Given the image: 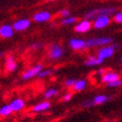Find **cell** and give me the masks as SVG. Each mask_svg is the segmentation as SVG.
I'll return each instance as SVG.
<instances>
[{
  "label": "cell",
  "mask_w": 122,
  "mask_h": 122,
  "mask_svg": "<svg viewBox=\"0 0 122 122\" xmlns=\"http://www.w3.org/2000/svg\"><path fill=\"white\" fill-rule=\"evenodd\" d=\"M116 13V9L115 7H101L97 9H92L88 11L86 14L84 15V19L87 20H94L95 18L99 16H110L114 15Z\"/></svg>",
  "instance_id": "cell-1"
},
{
  "label": "cell",
  "mask_w": 122,
  "mask_h": 122,
  "mask_svg": "<svg viewBox=\"0 0 122 122\" xmlns=\"http://www.w3.org/2000/svg\"><path fill=\"white\" fill-rule=\"evenodd\" d=\"M113 43V39L110 37H97L90 38L86 41V49L94 48V47H103L107 45H111Z\"/></svg>",
  "instance_id": "cell-2"
},
{
  "label": "cell",
  "mask_w": 122,
  "mask_h": 122,
  "mask_svg": "<svg viewBox=\"0 0 122 122\" xmlns=\"http://www.w3.org/2000/svg\"><path fill=\"white\" fill-rule=\"evenodd\" d=\"M118 47H119L118 45H107V46L100 47L96 52V56L102 61L107 60L113 56L115 49L118 48Z\"/></svg>",
  "instance_id": "cell-3"
},
{
  "label": "cell",
  "mask_w": 122,
  "mask_h": 122,
  "mask_svg": "<svg viewBox=\"0 0 122 122\" xmlns=\"http://www.w3.org/2000/svg\"><path fill=\"white\" fill-rule=\"evenodd\" d=\"M64 56V49L60 44L54 43L50 47H49L48 51V57L52 61H58L60 59H62Z\"/></svg>",
  "instance_id": "cell-4"
},
{
  "label": "cell",
  "mask_w": 122,
  "mask_h": 122,
  "mask_svg": "<svg viewBox=\"0 0 122 122\" xmlns=\"http://www.w3.org/2000/svg\"><path fill=\"white\" fill-rule=\"evenodd\" d=\"M42 70H43V65H41V64H38V65L33 66L32 68L26 70L25 71L23 72V75H22V80H24V81H29V80H31V78H33V77H35V76H38L39 74L42 71Z\"/></svg>",
  "instance_id": "cell-5"
},
{
  "label": "cell",
  "mask_w": 122,
  "mask_h": 122,
  "mask_svg": "<svg viewBox=\"0 0 122 122\" xmlns=\"http://www.w3.org/2000/svg\"><path fill=\"white\" fill-rule=\"evenodd\" d=\"M91 27H92V23L90 22V20L83 19V20H81V21H80L78 23L76 24L75 31L76 33H80V34L86 33V32L89 31Z\"/></svg>",
  "instance_id": "cell-6"
},
{
  "label": "cell",
  "mask_w": 122,
  "mask_h": 122,
  "mask_svg": "<svg viewBox=\"0 0 122 122\" xmlns=\"http://www.w3.org/2000/svg\"><path fill=\"white\" fill-rule=\"evenodd\" d=\"M111 22L110 16H99L95 18L92 22V26L95 29H103L107 27Z\"/></svg>",
  "instance_id": "cell-7"
},
{
  "label": "cell",
  "mask_w": 122,
  "mask_h": 122,
  "mask_svg": "<svg viewBox=\"0 0 122 122\" xmlns=\"http://www.w3.org/2000/svg\"><path fill=\"white\" fill-rule=\"evenodd\" d=\"M69 46L74 51H81L83 49H86V41L78 38H71L69 41Z\"/></svg>",
  "instance_id": "cell-8"
},
{
  "label": "cell",
  "mask_w": 122,
  "mask_h": 122,
  "mask_svg": "<svg viewBox=\"0 0 122 122\" xmlns=\"http://www.w3.org/2000/svg\"><path fill=\"white\" fill-rule=\"evenodd\" d=\"M13 28L15 31L17 32H22L27 30L30 26H31V21L29 19H26V18H22V19H19L13 23Z\"/></svg>",
  "instance_id": "cell-9"
},
{
  "label": "cell",
  "mask_w": 122,
  "mask_h": 122,
  "mask_svg": "<svg viewBox=\"0 0 122 122\" xmlns=\"http://www.w3.org/2000/svg\"><path fill=\"white\" fill-rule=\"evenodd\" d=\"M52 19V14L49 11H40L33 15V20L36 23H45Z\"/></svg>",
  "instance_id": "cell-10"
},
{
  "label": "cell",
  "mask_w": 122,
  "mask_h": 122,
  "mask_svg": "<svg viewBox=\"0 0 122 122\" xmlns=\"http://www.w3.org/2000/svg\"><path fill=\"white\" fill-rule=\"evenodd\" d=\"M118 80H120L119 74L118 72H115V71H107L105 74L101 76V82L106 83V84L114 82Z\"/></svg>",
  "instance_id": "cell-11"
},
{
  "label": "cell",
  "mask_w": 122,
  "mask_h": 122,
  "mask_svg": "<svg viewBox=\"0 0 122 122\" xmlns=\"http://www.w3.org/2000/svg\"><path fill=\"white\" fill-rule=\"evenodd\" d=\"M4 66H5V71L7 72H13L18 68V63L13 56H8L5 59Z\"/></svg>",
  "instance_id": "cell-12"
},
{
  "label": "cell",
  "mask_w": 122,
  "mask_h": 122,
  "mask_svg": "<svg viewBox=\"0 0 122 122\" xmlns=\"http://www.w3.org/2000/svg\"><path fill=\"white\" fill-rule=\"evenodd\" d=\"M14 28L12 25L9 24H3L0 26V37L3 39H8L11 38L14 35Z\"/></svg>",
  "instance_id": "cell-13"
},
{
  "label": "cell",
  "mask_w": 122,
  "mask_h": 122,
  "mask_svg": "<svg viewBox=\"0 0 122 122\" xmlns=\"http://www.w3.org/2000/svg\"><path fill=\"white\" fill-rule=\"evenodd\" d=\"M9 104L13 112H20L25 108V101H24V99L20 98V97H16V98L12 99Z\"/></svg>",
  "instance_id": "cell-14"
},
{
  "label": "cell",
  "mask_w": 122,
  "mask_h": 122,
  "mask_svg": "<svg viewBox=\"0 0 122 122\" xmlns=\"http://www.w3.org/2000/svg\"><path fill=\"white\" fill-rule=\"evenodd\" d=\"M51 107V102L48 101V100H43L37 104H35L34 106H32L31 110L34 113H40V112H44L47 111L49 108Z\"/></svg>",
  "instance_id": "cell-15"
},
{
  "label": "cell",
  "mask_w": 122,
  "mask_h": 122,
  "mask_svg": "<svg viewBox=\"0 0 122 122\" xmlns=\"http://www.w3.org/2000/svg\"><path fill=\"white\" fill-rule=\"evenodd\" d=\"M103 63V61L100 60L97 56H89L86 61L84 62L85 66H100Z\"/></svg>",
  "instance_id": "cell-16"
},
{
  "label": "cell",
  "mask_w": 122,
  "mask_h": 122,
  "mask_svg": "<svg viewBox=\"0 0 122 122\" xmlns=\"http://www.w3.org/2000/svg\"><path fill=\"white\" fill-rule=\"evenodd\" d=\"M86 85H87V81L85 80H83V78H81V80H76V82L74 85V87H72V90L76 91V92H78V91H82V90L85 89Z\"/></svg>",
  "instance_id": "cell-17"
},
{
  "label": "cell",
  "mask_w": 122,
  "mask_h": 122,
  "mask_svg": "<svg viewBox=\"0 0 122 122\" xmlns=\"http://www.w3.org/2000/svg\"><path fill=\"white\" fill-rule=\"evenodd\" d=\"M109 97L107 95L104 94H98V95H95L93 98H92V102H93V105H100L105 103L106 101H108Z\"/></svg>",
  "instance_id": "cell-18"
},
{
  "label": "cell",
  "mask_w": 122,
  "mask_h": 122,
  "mask_svg": "<svg viewBox=\"0 0 122 122\" xmlns=\"http://www.w3.org/2000/svg\"><path fill=\"white\" fill-rule=\"evenodd\" d=\"M13 113V110L10 104H4L0 107V116L1 117H8Z\"/></svg>",
  "instance_id": "cell-19"
},
{
  "label": "cell",
  "mask_w": 122,
  "mask_h": 122,
  "mask_svg": "<svg viewBox=\"0 0 122 122\" xmlns=\"http://www.w3.org/2000/svg\"><path fill=\"white\" fill-rule=\"evenodd\" d=\"M59 93V90L57 88H55V87H50V88H48L47 90H45V92H44V97L46 99H49V98H53V97L55 96H57Z\"/></svg>",
  "instance_id": "cell-20"
},
{
  "label": "cell",
  "mask_w": 122,
  "mask_h": 122,
  "mask_svg": "<svg viewBox=\"0 0 122 122\" xmlns=\"http://www.w3.org/2000/svg\"><path fill=\"white\" fill-rule=\"evenodd\" d=\"M77 22V18L74 17V16H69L66 18H63L62 21H61V24L64 26H69V25H72Z\"/></svg>",
  "instance_id": "cell-21"
},
{
  "label": "cell",
  "mask_w": 122,
  "mask_h": 122,
  "mask_svg": "<svg viewBox=\"0 0 122 122\" xmlns=\"http://www.w3.org/2000/svg\"><path fill=\"white\" fill-rule=\"evenodd\" d=\"M76 82V80H75V78H66L65 81V86L68 88H72Z\"/></svg>",
  "instance_id": "cell-22"
},
{
  "label": "cell",
  "mask_w": 122,
  "mask_h": 122,
  "mask_svg": "<svg viewBox=\"0 0 122 122\" xmlns=\"http://www.w3.org/2000/svg\"><path fill=\"white\" fill-rule=\"evenodd\" d=\"M53 74V71L52 70H42V71L39 74L38 77L43 78V77H47V76H50Z\"/></svg>",
  "instance_id": "cell-23"
},
{
  "label": "cell",
  "mask_w": 122,
  "mask_h": 122,
  "mask_svg": "<svg viewBox=\"0 0 122 122\" xmlns=\"http://www.w3.org/2000/svg\"><path fill=\"white\" fill-rule=\"evenodd\" d=\"M113 20H114V22H116L118 24H122V11L116 12V13L113 15Z\"/></svg>",
  "instance_id": "cell-24"
},
{
  "label": "cell",
  "mask_w": 122,
  "mask_h": 122,
  "mask_svg": "<svg viewBox=\"0 0 122 122\" xmlns=\"http://www.w3.org/2000/svg\"><path fill=\"white\" fill-rule=\"evenodd\" d=\"M59 15L63 18H66V17L71 16V12L69 9H62L61 11H59Z\"/></svg>",
  "instance_id": "cell-25"
},
{
  "label": "cell",
  "mask_w": 122,
  "mask_h": 122,
  "mask_svg": "<svg viewBox=\"0 0 122 122\" xmlns=\"http://www.w3.org/2000/svg\"><path fill=\"white\" fill-rule=\"evenodd\" d=\"M81 106H82V107H85V108L93 106V102H92V99H91V100H90V99H86V100L82 101V103H81Z\"/></svg>",
  "instance_id": "cell-26"
},
{
  "label": "cell",
  "mask_w": 122,
  "mask_h": 122,
  "mask_svg": "<svg viewBox=\"0 0 122 122\" xmlns=\"http://www.w3.org/2000/svg\"><path fill=\"white\" fill-rule=\"evenodd\" d=\"M121 85H122V80L120 78V80H118L116 81L107 84V86H109V87H118V86H121Z\"/></svg>",
  "instance_id": "cell-27"
},
{
  "label": "cell",
  "mask_w": 122,
  "mask_h": 122,
  "mask_svg": "<svg viewBox=\"0 0 122 122\" xmlns=\"http://www.w3.org/2000/svg\"><path fill=\"white\" fill-rule=\"evenodd\" d=\"M71 97H72V93L70 92V91H68V92H66L63 96V100L64 101H70L71 99Z\"/></svg>",
  "instance_id": "cell-28"
},
{
  "label": "cell",
  "mask_w": 122,
  "mask_h": 122,
  "mask_svg": "<svg viewBox=\"0 0 122 122\" xmlns=\"http://www.w3.org/2000/svg\"><path fill=\"white\" fill-rule=\"evenodd\" d=\"M106 71H106L105 69H99L98 71H97V75H98V76H102L103 75L105 74Z\"/></svg>",
  "instance_id": "cell-29"
},
{
  "label": "cell",
  "mask_w": 122,
  "mask_h": 122,
  "mask_svg": "<svg viewBox=\"0 0 122 122\" xmlns=\"http://www.w3.org/2000/svg\"><path fill=\"white\" fill-rule=\"evenodd\" d=\"M42 47V45L40 44V43H34V44L31 46L32 49H35V50H37V49H40Z\"/></svg>",
  "instance_id": "cell-30"
},
{
  "label": "cell",
  "mask_w": 122,
  "mask_h": 122,
  "mask_svg": "<svg viewBox=\"0 0 122 122\" xmlns=\"http://www.w3.org/2000/svg\"><path fill=\"white\" fill-rule=\"evenodd\" d=\"M104 122H116V121H104Z\"/></svg>",
  "instance_id": "cell-31"
},
{
  "label": "cell",
  "mask_w": 122,
  "mask_h": 122,
  "mask_svg": "<svg viewBox=\"0 0 122 122\" xmlns=\"http://www.w3.org/2000/svg\"><path fill=\"white\" fill-rule=\"evenodd\" d=\"M120 61H121V63H122V57H121V60H120Z\"/></svg>",
  "instance_id": "cell-32"
},
{
  "label": "cell",
  "mask_w": 122,
  "mask_h": 122,
  "mask_svg": "<svg viewBox=\"0 0 122 122\" xmlns=\"http://www.w3.org/2000/svg\"><path fill=\"white\" fill-rule=\"evenodd\" d=\"M53 1H55V0H53Z\"/></svg>",
  "instance_id": "cell-33"
}]
</instances>
